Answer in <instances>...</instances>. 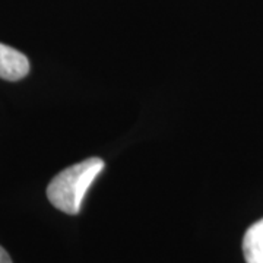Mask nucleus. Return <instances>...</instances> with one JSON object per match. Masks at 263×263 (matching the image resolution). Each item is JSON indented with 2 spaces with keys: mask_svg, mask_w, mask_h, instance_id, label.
Instances as JSON below:
<instances>
[{
  "mask_svg": "<svg viewBox=\"0 0 263 263\" xmlns=\"http://www.w3.org/2000/svg\"><path fill=\"white\" fill-rule=\"evenodd\" d=\"M103 170L104 161L101 158H88L67 167L50 181L47 187L48 200L59 211L76 215L81 211L86 190Z\"/></svg>",
  "mask_w": 263,
  "mask_h": 263,
  "instance_id": "obj_1",
  "label": "nucleus"
},
{
  "mask_svg": "<svg viewBox=\"0 0 263 263\" xmlns=\"http://www.w3.org/2000/svg\"><path fill=\"white\" fill-rule=\"evenodd\" d=\"M29 62L25 54L0 43V78L19 81L28 75Z\"/></svg>",
  "mask_w": 263,
  "mask_h": 263,
  "instance_id": "obj_2",
  "label": "nucleus"
},
{
  "mask_svg": "<svg viewBox=\"0 0 263 263\" xmlns=\"http://www.w3.org/2000/svg\"><path fill=\"white\" fill-rule=\"evenodd\" d=\"M243 254L247 263H263V219L254 222L246 231Z\"/></svg>",
  "mask_w": 263,
  "mask_h": 263,
  "instance_id": "obj_3",
  "label": "nucleus"
},
{
  "mask_svg": "<svg viewBox=\"0 0 263 263\" xmlns=\"http://www.w3.org/2000/svg\"><path fill=\"white\" fill-rule=\"evenodd\" d=\"M0 263H12L10 260V256L8 254V252L0 246Z\"/></svg>",
  "mask_w": 263,
  "mask_h": 263,
  "instance_id": "obj_4",
  "label": "nucleus"
}]
</instances>
